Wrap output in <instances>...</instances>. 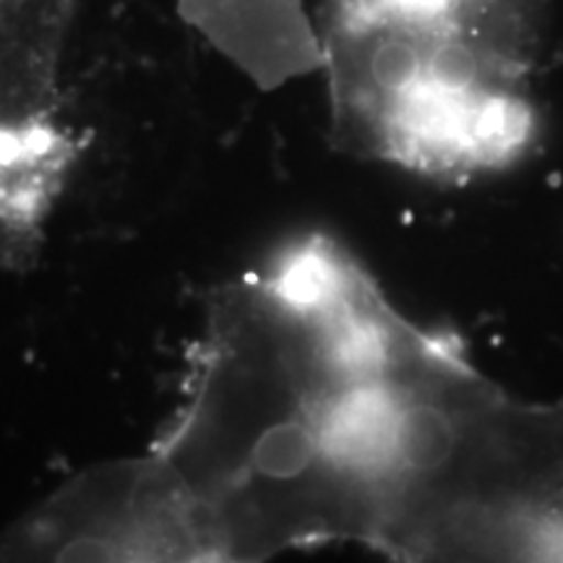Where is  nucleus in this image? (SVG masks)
<instances>
[{
	"mask_svg": "<svg viewBox=\"0 0 563 563\" xmlns=\"http://www.w3.org/2000/svg\"><path fill=\"white\" fill-rule=\"evenodd\" d=\"M361 277V266L334 241L308 235L274 253L251 285L279 311L311 319L336 306Z\"/></svg>",
	"mask_w": 563,
	"mask_h": 563,
	"instance_id": "nucleus-1",
	"label": "nucleus"
},
{
	"mask_svg": "<svg viewBox=\"0 0 563 563\" xmlns=\"http://www.w3.org/2000/svg\"><path fill=\"white\" fill-rule=\"evenodd\" d=\"M66 141L45 121H0V180L60 175Z\"/></svg>",
	"mask_w": 563,
	"mask_h": 563,
	"instance_id": "nucleus-2",
	"label": "nucleus"
}]
</instances>
